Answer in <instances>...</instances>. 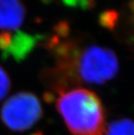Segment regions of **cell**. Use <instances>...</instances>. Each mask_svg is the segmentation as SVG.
Here are the masks:
<instances>
[{"label":"cell","instance_id":"10","mask_svg":"<svg viewBox=\"0 0 134 135\" xmlns=\"http://www.w3.org/2000/svg\"><path fill=\"white\" fill-rule=\"evenodd\" d=\"M54 31L56 32V36L61 37V38H66L70 34V25L65 20L58 21L55 25Z\"/></svg>","mask_w":134,"mask_h":135},{"label":"cell","instance_id":"11","mask_svg":"<svg viewBox=\"0 0 134 135\" xmlns=\"http://www.w3.org/2000/svg\"><path fill=\"white\" fill-rule=\"evenodd\" d=\"M128 7H129L130 11H132V13L134 15V0H131L128 4Z\"/></svg>","mask_w":134,"mask_h":135},{"label":"cell","instance_id":"2","mask_svg":"<svg viewBox=\"0 0 134 135\" xmlns=\"http://www.w3.org/2000/svg\"><path fill=\"white\" fill-rule=\"evenodd\" d=\"M58 73L74 82L100 85L112 79L118 71V60L109 48L91 45L82 51L75 48L66 59L58 62Z\"/></svg>","mask_w":134,"mask_h":135},{"label":"cell","instance_id":"3","mask_svg":"<svg viewBox=\"0 0 134 135\" xmlns=\"http://www.w3.org/2000/svg\"><path fill=\"white\" fill-rule=\"evenodd\" d=\"M43 115L40 100L29 91H19L2 105L0 119L11 131L24 132L37 124Z\"/></svg>","mask_w":134,"mask_h":135},{"label":"cell","instance_id":"8","mask_svg":"<svg viewBox=\"0 0 134 135\" xmlns=\"http://www.w3.org/2000/svg\"><path fill=\"white\" fill-rule=\"evenodd\" d=\"M66 7L73 9H80L82 11L92 10L95 7V0H61Z\"/></svg>","mask_w":134,"mask_h":135},{"label":"cell","instance_id":"5","mask_svg":"<svg viewBox=\"0 0 134 135\" xmlns=\"http://www.w3.org/2000/svg\"><path fill=\"white\" fill-rule=\"evenodd\" d=\"M25 12L22 0H0V30H18L24 23Z\"/></svg>","mask_w":134,"mask_h":135},{"label":"cell","instance_id":"12","mask_svg":"<svg viewBox=\"0 0 134 135\" xmlns=\"http://www.w3.org/2000/svg\"><path fill=\"white\" fill-rule=\"evenodd\" d=\"M40 1L42 2V3H44V4H50V3H52L53 0H40Z\"/></svg>","mask_w":134,"mask_h":135},{"label":"cell","instance_id":"1","mask_svg":"<svg viewBox=\"0 0 134 135\" xmlns=\"http://www.w3.org/2000/svg\"><path fill=\"white\" fill-rule=\"evenodd\" d=\"M56 107L72 135H105L107 126L105 109L92 91L82 87L63 91Z\"/></svg>","mask_w":134,"mask_h":135},{"label":"cell","instance_id":"7","mask_svg":"<svg viewBox=\"0 0 134 135\" xmlns=\"http://www.w3.org/2000/svg\"><path fill=\"white\" fill-rule=\"evenodd\" d=\"M119 14L115 10H105L98 15V23L105 29L113 31L118 25Z\"/></svg>","mask_w":134,"mask_h":135},{"label":"cell","instance_id":"6","mask_svg":"<svg viewBox=\"0 0 134 135\" xmlns=\"http://www.w3.org/2000/svg\"><path fill=\"white\" fill-rule=\"evenodd\" d=\"M105 135H134V122L128 119L112 121L106 126Z\"/></svg>","mask_w":134,"mask_h":135},{"label":"cell","instance_id":"4","mask_svg":"<svg viewBox=\"0 0 134 135\" xmlns=\"http://www.w3.org/2000/svg\"><path fill=\"white\" fill-rule=\"evenodd\" d=\"M39 38V36H33L21 31L11 33L9 44L2 51V55L4 59L11 57L16 61H22L33 51Z\"/></svg>","mask_w":134,"mask_h":135},{"label":"cell","instance_id":"9","mask_svg":"<svg viewBox=\"0 0 134 135\" xmlns=\"http://www.w3.org/2000/svg\"><path fill=\"white\" fill-rule=\"evenodd\" d=\"M11 89V79L6 71L0 65V100L7 95Z\"/></svg>","mask_w":134,"mask_h":135}]
</instances>
